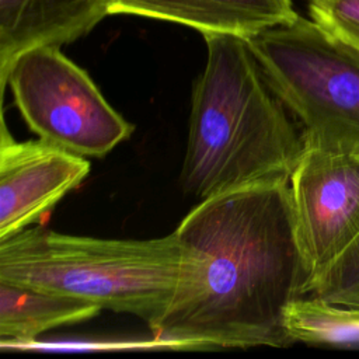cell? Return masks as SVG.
<instances>
[{"instance_id":"obj_1","label":"cell","mask_w":359,"mask_h":359,"mask_svg":"<svg viewBox=\"0 0 359 359\" xmlns=\"http://www.w3.org/2000/svg\"><path fill=\"white\" fill-rule=\"evenodd\" d=\"M185 254L178 289L150 328L157 348L292 345L289 304L309 293L289 182L202 199L174 230Z\"/></svg>"},{"instance_id":"obj_2","label":"cell","mask_w":359,"mask_h":359,"mask_svg":"<svg viewBox=\"0 0 359 359\" xmlns=\"http://www.w3.org/2000/svg\"><path fill=\"white\" fill-rule=\"evenodd\" d=\"M203 38L208 56L192 88L182 189L206 199L289 182L304 151L300 125L271 88L247 39Z\"/></svg>"},{"instance_id":"obj_3","label":"cell","mask_w":359,"mask_h":359,"mask_svg":"<svg viewBox=\"0 0 359 359\" xmlns=\"http://www.w3.org/2000/svg\"><path fill=\"white\" fill-rule=\"evenodd\" d=\"M184 271L175 231L150 240H111L38 226L0 241V280L128 313L149 327L168 309Z\"/></svg>"},{"instance_id":"obj_4","label":"cell","mask_w":359,"mask_h":359,"mask_svg":"<svg viewBox=\"0 0 359 359\" xmlns=\"http://www.w3.org/2000/svg\"><path fill=\"white\" fill-rule=\"evenodd\" d=\"M304 147L359 151V49L297 15L247 39Z\"/></svg>"},{"instance_id":"obj_5","label":"cell","mask_w":359,"mask_h":359,"mask_svg":"<svg viewBox=\"0 0 359 359\" xmlns=\"http://www.w3.org/2000/svg\"><path fill=\"white\" fill-rule=\"evenodd\" d=\"M7 86L39 139L79 156L102 157L133 132L90 76L56 46L21 53L8 69L1 95Z\"/></svg>"},{"instance_id":"obj_6","label":"cell","mask_w":359,"mask_h":359,"mask_svg":"<svg viewBox=\"0 0 359 359\" xmlns=\"http://www.w3.org/2000/svg\"><path fill=\"white\" fill-rule=\"evenodd\" d=\"M289 187L310 289L359 234V151L306 146Z\"/></svg>"},{"instance_id":"obj_7","label":"cell","mask_w":359,"mask_h":359,"mask_svg":"<svg viewBox=\"0 0 359 359\" xmlns=\"http://www.w3.org/2000/svg\"><path fill=\"white\" fill-rule=\"evenodd\" d=\"M88 172L83 156L42 139L17 142L1 115L0 241L43 217Z\"/></svg>"},{"instance_id":"obj_8","label":"cell","mask_w":359,"mask_h":359,"mask_svg":"<svg viewBox=\"0 0 359 359\" xmlns=\"http://www.w3.org/2000/svg\"><path fill=\"white\" fill-rule=\"evenodd\" d=\"M115 0H0V88L13 62L38 46L70 43L88 34Z\"/></svg>"},{"instance_id":"obj_9","label":"cell","mask_w":359,"mask_h":359,"mask_svg":"<svg viewBox=\"0 0 359 359\" xmlns=\"http://www.w3.org/2000/svg\"><path fill=\"white\" fill-rule=\"evenodd\" d=\"M111 14H133L182 24L202 35L250 39L294 20L292 0H115Z\"/></svg>"},{"instance_id":"obj_10","label":"cell","mask_w":359,"mask_h":359,"mask_svg":"<svg viewBox=\"0 0 359 359\" xmlns=\"http://www.w3.org/2000/svg\"><path fill=\"white\" fill-rule=\"evenodd\" d=\"M94 303L0 280V346L20 349L52 328L95 317Z\"/></svg>"},{"instance_id":"obj_11","label":"cell","mask_w":359,"mask_h":359,"mask_svg":"<svg viewBox=\"0 0 359 359\" xmlns=\"http://www.w3.org/2000/svg\"><path fill=\"white\" fill-rule=\"evenodd\" d=\"M285 327L292 342L359 346V307L306 294L286 309Z\"/></svg>"},{"instance_id":"obj_12","label":"cell","mask_w":359,"mask_h":359,"mask_svg":"<svg viewBox=\"0 0 359 359\" xmlns=\"http://www.w3.org/2000/svg\"><path fill=\"white\" fill-rule=\"evenodd\" d=\"M309 294L359 307V234L310 285Z\"/></svg>"},{"instance_id":"obj_13","label":"cell","mask_w":359,"mask_h":359,"mask_svg":"<svg viewBox=\"0 0 359 359\" xmlns=\"http://www.w3.org/2000/svg\"><path fill=\"white\" fill-rule=\"evenodd\" d=\"M311 20L359 49V0H309Z\"/></svg>"}]
</instances>
